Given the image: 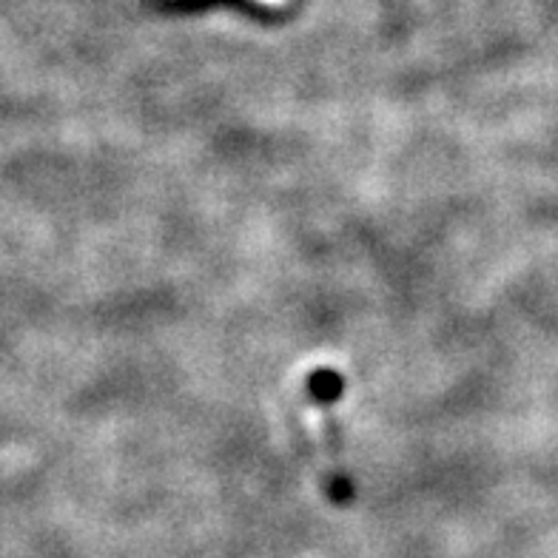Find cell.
Instances as JSON below:
<instances>
[{"mask_svg": "<svg viewBox=\"0 0 558 558\" xmlns=\"http://www.w3.org/2000/svg\"><path fill=\"white\" fill-rule=\"evenodd\" d=\"M259 3H265V7H286L288 0H259Z\"/></svg>", "mask_w": 558, "mask_h": 558, "instance_id": "6da1fadb", "label": "cell"}]
</instances>
